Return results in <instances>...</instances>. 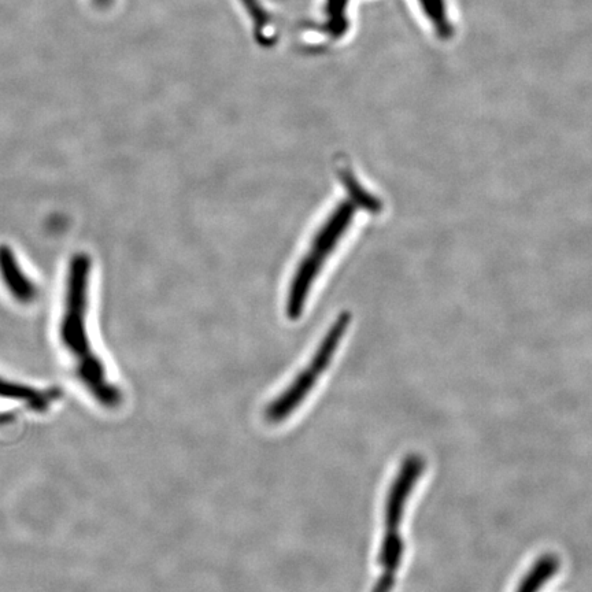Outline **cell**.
Returning <instances> with one entry per match:
<instances>
[{"label":"cell","mask_w":592,"mask_h":592,"mask_svg":"<svg viewBox=\"0 0 592 592\" xmlns=\"http://www.w3.org/2000/svg\"><path fill=\"white\" fill-rule=\"evenodd\" d=\"M424 460L420 455H409L405 458L401 466V471L394 484H392L390 494L387 498L386 506V527L387 532H399L403 510L407 498L410 497L414 484L424 471Z\"/></svg>","instance_id":"1"},{"label":"cell","mask_w":592,"mask_h":592,"mask_svg":"<svg viewBox=\"0 0 592 592\" xmlns=\"http://www.w3.org/2000/svg\"><path fill=\"white\" fill-rule=\"evenodd\" d=\"M320 375L321 372H318L312 365H310L309 369L303 370L301 375L296 377L290 388L286 392H283L275 402L270 403L268 409H266V418H268L269 423H281L295 409H298L303 399L306 398V395L312 391Z\"/></svg>","instance_id":"2"},{"label":"cell","mask_w":592,"mask_h":592,"mask_svg":"<svg viewBox=\"0 0 592 592\" xmlns=\"http://www.w3.org/2000/svg\"><path fill=\"white\" fill-rule=\"evenodd\" d=\"M558 558L553 554L543 555L536 561V564L532 566L531 571L525 576L523 583L518 587L517 592H539L540 588L545 586L547 582L557 573Z\"/></svg>","instance_id":"3"},{"label":"cell","mask_w":592,"mask_h":592,"mask_svg":"<svg viewBox=\"0 0 592 592\" xmlns=\"http://www.w3.org/2000/svg\"><path fill=\"white\" fill-rule=\"evenodd\" d=\"M403 542L399 532H386L381 545L379 564L386 575L397 576L403 555Z\"/></svg>","instance_id":"4"},{"label":"cell","mask_w":592,"mask_h":592,"mask_svg":"<svg viewBox=\"0 0 592 592\" xmlns=\"http://www.w3.org/2000/svg\"><path fill=\"white\" fill-rule=\"evenodd\" d=\"M95 5L99 7H109L113 0H94Z\"/></svg>","instance_id":"5"}]
</instances>
